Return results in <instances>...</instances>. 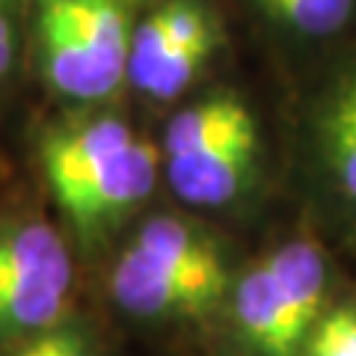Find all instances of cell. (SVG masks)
Returning a JSON list of instances; mask_svg holds the SVG:
<instances>
[{
	"label": "cell",
	"instance_id": "4fadbf2b",
	"mask_svg": "<svg viewBox=\"0 0 356 356\" xmlns=\"http://www.w3.org/2000/svg\"><path fill=\"white\" fill-rule=\"evenodd\" d=\"M15 356H51V341H48V332L42 336H33L27 339L21 348L15 350Z\"/></svg>",
	"mask_w": 356,
	"mask_h": 356
},
{
	"label": "cell",
	"instance_id": "277c9868",
	"mask_svg": "<svg viewBox=\"0 0 356 356\" xmlns=\"http://www.w3.org/2000/svg\"><path fill=\"white\" fill-rule=\"evenodd\" d=\"M166 178L196 208H222L243 193L259 161V122L238 95L220 92L181 110L163 137Z\"/></svg>",
	"mask_w": 356,
	"mask_h": 356
},
{
	"label": "cell",
	"instance_id": "5bb4252c",
	"mask_svg": "<svg viewBox=\"0 0 356 356\" xmlns=\"http://www.w3.org/2000/svg\"><path fill=\"white\" fill-rule=\"evenodd\" d=\"M116 3H125L128 6V3H134V0H116Z\"/></svg>",
	"mask_w": 356,
	"mask_h": 356
},
{
	"label": "cell",
	"instance_id": "7c38bea8",
	"mask_svg": "<svg viewBox=\"0 0 356 356\" xmlns=\"http://www.w3.org/2000/svg\"><path fill=\"white\" fill-rule=\"evenodd\" d=\"M48 341H51V356H92L89 348L65 330H48Z\"/></svg>",
	"mask_w": 356,
	"mask_h": 356
},
{
	"label": "cell",
	"instance_id": "7a4b0ae2",
	"mask_svg": "<svg viewBox=\"0 0 356 356\" xmlns=\"http://www.w3.org/2000/svg\"><path fill=\"white\" fill-rule=\"evenodd\" d=\"M110 297L134 318H196L229 288L217 247L178 217H152L110 267Z\"/></svg>",
	"mask_w": 356,
	"mask_h": 356
},
{
	"label": "cell",
	"instance_id": "8fae6325",
	"mask_svg": "<svg viewBox=\"0 0 356 356\" xmlns=\"http://www.w3.org/2000/svg\"><path fill=\"white\" fill-rule=\"evenodd\" d=\"M18 54V6L15 0H0V89L9 81Z\"/></svg>",
	"mask_w": 356,
	"mask_h": 356
},
{
	"label": "cell",
	"instance_id": "30bf717a",
	"mask_svg": "<svg viewBox=\"0 0 356 356\" xmlns=\"http://www.w3.org/2000/svg\"><path fill=\"white\" fill-rule=\"evenodd\" d=\"M306 356H356V309L341 306L321 315L306 341Z\"/></svg>",
	"mask_w": 356,
	"mask_h": 356
},
{
	"label": "cell",
	"instance_id": "3957f363",
	"mask_svg": "<svg viewBox=\"0 0 356 356\" xmlns=\"http://www.w3.org/2000/svg\"><path fill=\"white\" fill-rule=\"evenodd\" d=\"M131 21L116 0H36L33 36L42 77L60 98L95 104L128 83Z\"/></svg>",
	"mask_w": 356,
	"mask_h": 356
},
{
	"label": "cell",
	"instance_id": "9c48e42d",
	"mask_svg": "<svg viewBox=\"0 0 356 356\" xmlns=\"http://www.w3.org/2000/svg\"><path fill=\"white\" fill-rule=\"evenodd\" d=\"M261 13L309 39L339 33L353 18L356 0H252Z\"/></svg>",
	"mask_w": 356,
	"mask_h": 356
},
{
	"label": "cell",
	"instance_id": "5b68a950",
	"mask_svg": "<svg viewBox=\"0 0 356 356\" xmlns=\"http://www.w3.org/2000/svg\"><path fill=\"white\" fill-rule=\"evenodd\" d=\"M327 294V261L312 238L276 247L235 288L241 339L255 356H300Z\"/></svg>",
	"mask_w": 356,
	"mask_h": 356
},
{
	"label": "cell",
	"instance_id": "6da1fadb",
	"mask_svg": "<svg viewBox=\"0 0 356 356\" xmlns=\"http://www.w3.org/2000/svg\"><path fill=\"white\" fill-rule=\"evenodd\" d=\"M39 154L54 202L83 241L131 214L161 170V152L110 113L54 128Z\"/></svg>",
	"mask_w": 356,
	"mask_h": 356
},
{
	"label": "cell",
	"instance_id": "52a82bcc",
	"mask_svg": "<svg viewBox=\"0 0 356 356\" xmlns=\"http://www.w3.org/2000/svg\"><path fill=\"white\" fill-rule=\"evenodd\" d=\"M220 44V24L202 0H166L131 30L128 83L152 102H172Z\"/></svg>",
	"mask_w": 356,
	"mask_h": 356
},
{
	"label": "cell",
	"instance_id": "8992f818",
	"mask_svg": "<svg viewBox=\"0 0 356 356\" xmlns=\"http://www.w3.org/2000/svg\"><path fill=\"white\" fill-rule=\"evenodd\" d=\"M74 285L69 243L42 217L0 220V344L57 327Z\"/></svg>",
	"mask_w": 356,
	"mask_h": 356
},
{
	"label": "cell",
	"instance_id": "ba28073f",
	"mask_svg": "<svg viewBox=\"0 0 356 356\" xmlns=\"http://www.w3.org/2000/svg\"><path fill=\"white\" fill-rule=\"evenodd\" d=\"M321 146L344 196L356 205V69L330 92L318 119Z\"/></svg>",
	"mask_w": 356,
	"mask_h": 356
}]
</instances>
